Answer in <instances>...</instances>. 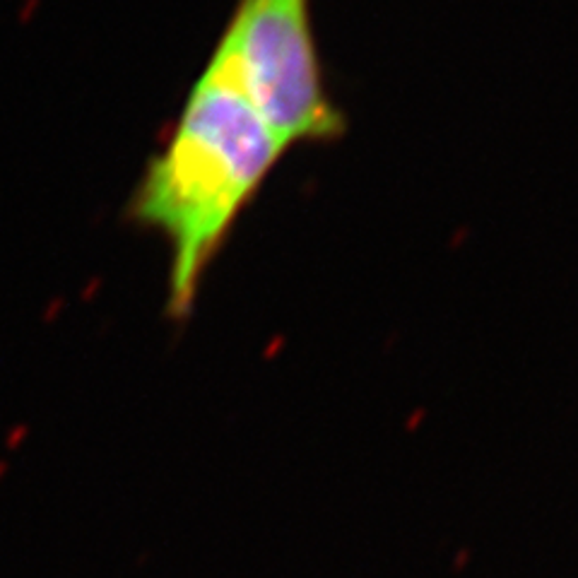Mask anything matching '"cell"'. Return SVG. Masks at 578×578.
Returning <instances> with one entry per match:
<instances>
[{"label":"cell","mask_w":578,"mask_h":578,"mask_svg":"<svg viewBox=\"0 0 578 578\" xmlns=\"http://www.w3.org/2000/svg\"><path fill=\"white\" fill-rule=\"evenodd\" d=\"M212 58L285 147L345 133V113L325 87L311 0H239Z\"/></svg>","instance_id":"cell-2"},{"label":"cell","mask_w":578,"mask_h":578,"mask_svg":"<svg viewBox=\"0 0 578 578\" xmlns=\"http://www.w3.org/2000/svg\"><path fill=\"white\" fill-rule=\"evenodd\" d=\"M285 150L210 56L133 198L138 222L169 244L166 308L173 318L191 316L205 271Z\"/></svg>","instance_id":"cell-1"}]
</instances>
